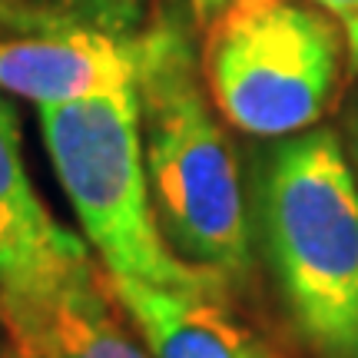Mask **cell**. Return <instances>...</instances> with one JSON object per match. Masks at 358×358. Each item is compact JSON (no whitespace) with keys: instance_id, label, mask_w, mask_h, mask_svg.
<instances>
[{"instance_id":"6da1fadb","label":"cell","mask_w":358,"mask_h":358,"mask_svg":"<svg viewBox=\"0 0 358 358\" xmlns=\"http://www.w3.org/2000/svg\"><path fill=\"white\" fill-rule=\"evenodd\" d=\"M252 199L295 335L315 358H358V182L335 129L275 140Z\"/></svg>"},{"instance_id":"7a4b0ae2","label":"cell","mask_w":358,"mask_h":358,"mask_svg":"<svg viewBox=\"0 0 358 358\" xmlns=\"http://www.w3.org/2000/svg\"><path fill=\"white\" fill-rule=\"evenodd\" d=\"M143 159L163 239L226 282L252 272V222L239 163L173 27L136 40Z\"/></svg>"},{"instance_id":"3957f363","label":"cell","mask_w":358,"mask_h":358,"mask_svg":"<svg viewBox=\"0 0 358 358\" xmlns=\"http://www.w3.org/2000/svg\"><path fill=\"white\" fill-rule=\"evenodd\" d=\"M37 116L57 179L110 275L169 289H229L163 239L143 159L140 96L53 103L37 106Z\"/></svg>"},{"instance_id":"277c9868","label":"cell","mask_w":358,"mask_h":358,"mask_svg":"<svg viewBox=\"0 0 358 358\" xmlns=\"http://www.w3.org/2000/svg\"><path fill=\"white\" fill-rule=\"evenodd\" d=\"M345 37L308 0H229L213 13L206 87L226 123L282 140L319 127L338 96Z\"/></svg>"},{"instance_id":"5b68a950","label":"cell","mask_w":358,"mask_h":358,"mask_svg":"<svg viewBox=\"0 0 358 358\" xmlns=\"http://www.w3.org/2000/svg\"><path fill=\"white\" fill-rule=\"evenodd\" d=\"M0 329L17 358H153L90 252L37 285L0 289Z\"/></svg>"},{"instance_id":"8992f818","label":"cell","mask_w":358,"mask_h":358,"mask_svg":"<svg viewBox=\"0 0 358 358\" xmlns=\"http://www.w3.org/2000/svg\"><path fill=\"white\" fill-rule=\"evenodd\" d=\"M0 90L37 106L136 96V40L90 24L0 37Z\"/></svg>"},{"instance_id":"52a82bcc","label":"cell","mask_w":358,"mask_h":358,"mask_svg":"<svg viewBox=\"0 0 358 358\" xmlns=\"http://www.w3.org/2000/svg\"><path fill=\"white\" fill-rule=\"evenodd\" d=\"M110 285L153 358H275L229 312L222 289H169L127 275H110Z\"/></svg>"},{"instance_id":"ba28073f","label":"cell","mask_w":358,"mask_h":358,"mask_svg":"<svg viewBox=\"0 0 358 358\" xmlns=\"http://www.w3.org/2000/svg\"><path fill=\"white\" fill-rule=\"evenodd\" d=\"M90 252L40 203L20 156V127L0 100V289H27Z\"/></svg>"},{"instance_id":"9c48e42d","label":"cell","mask_w":358,"mask_h":358,"mask_svg":"<svg viewBox=\"0 0 358 358\" xmlns=\"http://www.w3.org/2000/svg\"><path fill=\"white\" fill-rule=\"evenodd\" d=\"M83 24V7L73 0H0V37L50 34Z\"/></svg>"},{"instance_id":"30bf717a","label":"cell","mask_w":358,"mask_h":358,"mask_svg":"<svg viewBox=\"0 0 358 358\" xmlns=\"http://www.w3.org/2000/svg\"><path fill=\"white\" fill-rule=\"evenodd\" d=\"M312 7H319L322 13H329L348 47V70L358 73V0H308Z\"/></svg>"},{"instance_id":"8fae6325","label":"cell","mask_w":358,"mask_h":358,"mask_svg":"<svg viewBox=\"0 0 358 358\" xmlns=\"http://www.w3.org/2000/svg\"><path fill=\"white\" fill-rule=\"evenodd\" d=\"M342 153H345L348 166H352V176L358 182V87L352 90L345 110H342Z\"/></svg>"},{"instance_id":"7c38bea8","label":"cell","mask_w":358,"mask_h":358,"mask_svg":"<svg viewBox=\"0 0 358 358\" xmlns=\"http://www.w3.org/2000/svg\"><path fill=\"white\" fill-rule=\"evenodd\" d=\"M192 3H196V10L206 17V13H219L226 3H229V0H192Z\"/></svg>"},{"instance_id":"4fadbf2b","label":"cell","mask_w":358,"mask_h":358,"mask_svg":"<svg viewBox=\"0 0 358 358\" xmlns=\"http://www.w3.org/2000/svg\"><path fill=\"white\" fill-rule=\"evenodd\" d=\"M3 358H17V355H10V352H7V355H3Z\"/></svg>"}]
</instances>
